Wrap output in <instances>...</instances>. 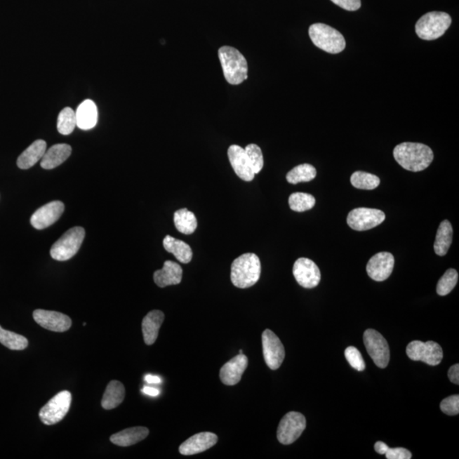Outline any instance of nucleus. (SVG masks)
<instances>
[{
  "mask_svg": "<svg viewBox=\"0 0 459 459\" xmlns=\"http://www.w3.org/2000/svg\"><path fill=\"white\" fill-rule=\"evenodd\" d=\"M354 187L361 190H373L380 186V179L378 176L364 171H357L350 177Z\"/></svg>",
  "mask_w": 459,
  "mask_h": 459,
  "instance_id": "nucleus-31",
  "label": "nucleus"
},
{
  "mask_svg": "<svg viewBox=\"0 0 459 459\" xmlns=\"http://www.w3.org/2000/svg\"><path fill=\"white\" fill-rule=\"evenodd\" d=\"M458 281V273L456 270L448 269L439 280L437 292L439 295L446 296L449 295Z\"/></svg>",
  "mask_w": 459,
  "mask_h": 459,
  "instance_id": "nucleus-35",
  "label": "nucleus"
},
{
  "mask_svg": "<svg viewBox=\"0 0 459 459\" xmlns=\"http://www.w3.org/2000/svg\"><path fill=\"white\" fill-rule=\"evenodd\" d=\"M388 459H410L412 458V453L410 451L404 448H390L385 454Z\"/></svg>",
  "mask_w": 459,
  "mask_h": 459,
  "instance_id": "nucleus-39",
  "label": "nucleus"
},
{
  "mask_svg": "<svg viewBox=\"0 0 459 459\" xmlns=\"http://www.w3.org/2000/svg\"><path fill=\"white\" fill-rule=\"evenodd\" d=\"M309 35L317 47L328 53L339 54L345 50L344 36L327 24H312L309 28Z\"/></svg>",
  "mask_w": 459,
  "mask_h": 459,
  "instance_id": "nucleus-4",
  "label": "nucleus"
},
{
  "mask_svg": "<svg viewBox=\"0 0 459 459\" xmlns=\"http://www.w3.org/2000/svg\"><path fill=\"white\" fill-rule=\"evenodd\" d=\"M47 145L43 140H37L28 147L18 159V166L22 170H28L39 161H41L44 153L46 152Z\"/></svg>",
  "mask_w": 459,
  "mask_h": 459,
  "instance_id": "nucleus-24",
  "label": "nucleus"
},
{
  "mask_svg": "<svg viewBox=\"0 0 459 459\" xmlns=\"http://www.w3.org/2000/svg\"><path fill=\"white\" fill-rule=\"evenodd\" d=\"M263 355L265 364L272 370L279 369L285 358V350L279 338L272 330L262 333Z\"/></svg>",
  "mask_w": 459,
  "mask_h": 459,
  "instance_id": "nucleus-12",
  "label": "nucleus"
},
{
  "mask_svg": "<svg viewBox=\"0 0 459 459\" xmlns=\"http://www.w3.org/2000/svg\"><path fill=\"white\" fill-rule=\"evenodd\" d=\"M261 263L255 253H247L237 258L231 268V280L233 285L239 288H248L259 281Z\"/></svg>",
  "mask_w": 459,
  "mask_h": 459,
  "instance_id": "nucleus-2",
  "label": "nucleus"
},
{
  "mask_svg": "<svg viewBox=\"0 0 459 459\" xmlns=\"http://www.w3.org/2000/svg\"><path fill=\"white\" fill-rule=\"evenodd\" d=\"M225 80L232 86H239L248 79L246 58L236 48L222 46L218 51Z\"/></svg>",
  "mask_w": 459,
  "mask_h": 459,
  "instance_id": "nucleus-3",
  "label": "nucleus"
},
{
  "mask_svg": "<svg viewBox=\"0 0 459 459\" xmlns=\"http://www.w3.org/2000/svg\"><path fill=\"white\" fill-rule=\"evenodd\" d=\"M76 126L83 131H88L93 128L98 120V107L91 100H84L79 105L76 109Z\"/></svg>",
  "mask_w": 459,
  "mask_h": 459,
  "instance_id": "nucleus-22",
  "label": "nucleus"
},
{
  "mask_svg": "<svg viewBox=\"0 0 459 459\" xmlns=\"http://www.w3.org/2000/svg\"><path fill=\"white\" fill-rule=\"evenodd\" d=\"M174 222L177 230L185 235H191L196 231L197 220L194 213L187 208H181L175 213Z\"/></svg>",
  "mask_w": 459,
  "mask_h": 459,
  "instance_id": "nucleus-29",
  "label": "nucleus"
},
{
  "mask_svg": "<svg viewBox=\"0 0 459 459\" xmlns=\"http://www.w3.org/2000/svg\"><path fill=\"white\" fill-rule=\"evenodd\" d=\"M34 319L42 328L50 331L63 333L71 328V318L65 314L58 312L36 310L33 314Z\"/></svg>",
  "mask_w": 459,
  "mask_h": 459,
  "instance_id": "nucleus-14",
  "label": "nucleus"
},
{
  "mask_svg": "<svg viewBox=\"0 0 459 459\" xmlns=\"http://www.w3.org/2000/svg\"><path fill=\"white\" fill-rule=\"evenodd\" d=\"M183 270L179 264L174 261H165L163 269L154 272L153 279L159 288L168 287L171 285L180 284L182 280Z\"/></svg>",
  "mask_w": 459,
  "mask_h": 459,
  "instance_id": "nucleus-20",
  "label": "nucleus"
},
{
  "mask_svg": "<svg viewBox=\"0 0 459 459\" xmlns=\"http://www.w3.org/2000/svg\"><path fill=\"white\" fill-rule=\"evenodd\" d=\"M228 158L233 171L240 179L244 181H252L255 179V172L253 171L244 148L232 145L228 148Z\"/></svg>",
  "mask_w": 459,
  "mask_h": 459,
  "instance_id": "nucleus-17",
  "label": "nucleus"
},
{
  "mask_svg": "<svg viewBox=\"0 0 459 459\" xmlns=\"http://www.w3.org/2000/svg\"><path fill=\"white\" fill-rule=\"evenodd\" d=\"M76 126V112L70 107L64 108L58 119V131L60 134L67 135L74 131Z\"/></svg>",
  "mask_w": 459,
  "mask_h": 459,
  "instance_id": "nucleus-34",
  "label": "nucleus"
},
{
  "mask_svg": "<svg viewBox=\"0 0 459 459\" xmlns=\"http://www.w3.org/2000/svg\"><path fill=\"white\" fill-rule=\"evenodd\" d=\"M288 204L293 211L305 212L315 206L316 199L308 193L295 192L290 195Z\"/></svg>",
  "mask_w": 459,
  "mask_h": 459,
  "instance_id": "nucleus-33",
  "label": "nucleus"
},
{
  "mask_svg": "<svg viewBox=\"0 0 459 459\" xmlns=\"http://www.w3.org/2000/svg\"><path fill=\"white\" fill-rule=\"evenodd\" d=\"M394 258L389 252H380L373 255L366 265V272L374 281H382L392 275Z\"/></svg>",
  "mask_w": 459,
  "mask_h": 459,
  "instance_id": "nucleus-15",
  "label": "nucleus"
},
{
  "mask_svg": "<svg viewBox=\"0 0 459 459\" xmlns=\"http://www.w3.org/2000/svg\"><path fill=\"white\" fill-rule=\"evenodd\" d=\"M72 153V147L67 144L54 145L46 150L40 162L44 170H53L59 165L65 162L69 158Z\"/></svg>",
  "mask_w": 459,
  "mask_h": 459,
  "instance_id": "nucleus-21",
  "label": "nucleus"
},
{
  "mask_svg": "<svg viewBox=\"0 0 459 459\" xmlns=\"http://www.w3.org/2000/svg\"><path fill=\"white\" fill-rule=\"evenodd\" d=\"M248 359L244 354L233 357L232 360L225 364L220 369V378L221 382L225 385H235L239 384L245 370L248 368Z\"/></svg>",
  "mask_w": 459,
  "mask_h": 459,
  "instance_id": "nucleus-18",
  "label": "nucleus"
},
{
  "mask_svg": "<svg viewBox=\"0 0 459 459\" xmlns=\"http://www.w3.org/2000/svg\"><path fill=\"white\" fill-rule=\"evenodd\" d=\"M297 283L305 288H316L321 281V272L315 262L307 258L297 260L293 268Z\"/></svg>",
  "mask_w": 459,
  "mask_h": 459,
  "instance_id": "nucleus-13",
  "label": "nucleus"
},
{
  "mask_svg": "<svg viewBox=\"0 0 459 459\" xmlns=\"http://www.w3.org/2000/svg\"><path fill=\"white\" fill-rule=\"evenodd\" d=\"M239 354H243V350H239Z\"/></svg>",
  "mask_w": 459,
  "mask_h": 459,
  "instance_id": "nucleus-45",
  "label": "nucleus"
},
{
  "mask_svg": "<svg viewBox=\"0 0 459 459\" xmlns=\"http://www.w3.org/2000/svg\"><path fill=\"white\" fill-rule=\"evenodd\" d=\"M86 237L83 227H76L68 231L55 241L51 249V255L54 260L65 261L70 260L79 252Z\"/></svg>",
  "mask_w": 459,
  "mask_h": 459,
  "instance_id": "nucleus-6",
  "label": "nucleus"
},
{
  "mask_svg": "<svg viewBox=\"0 0 459 459\" xmlns=\"http://www.w3.org/2000/svg\"><path fill=\"white\" fill-rule=\"evenodd\" d=\"M142 392L144 394H148L150 397H158L160 394V390L157 388L149 387V386H145L142 389Z\"/></svg>",
  "mask_w": 459,
  "mask_h": 459,
  "instance_id": "nucleus-43",
  "label": "nucleus"
},
{
  "mask_svg": "<svg viewBox=\"0 0 459 459\" xmlns=\"http://www.w3.org/2000/svg\"><path fill=\"white\" fill-rule=\"evenodd\" d=\"M374 449L378 454H385L389 449L388 445H386L385 442L378 441L376 444L374 445Z\"/></svg>",
  "mask_w": 459,
  "mask_h": 459,
  "instance_id": "nucleus-42",
  "label": "nucleus"
},
{
  "mask_svg": "<svg viewBox=\"0 0 459 459\" xmlns=\"http://www.w3.org/2000/svg\"><path fill=\"white\" fill-rule=\"evenodd\" d=\"M149 430L146 427H133L112 434L110 441L119 446H130L136 444L148 437Z\"/></svg>",
  "mask_w": 459,
  "mask_h": 459,
  "instance_id": "nucleus-25",
  "label": "nucleus"
},
{
  "mask_svg": "<svg viewBox=\"0 0 459 459\" xmlns=\"http://www.w3.org/2000/svg\"><path fill=\"white\" fill-rule=\"evenodd\" d=\"M164 247L165 251L173 253L180 262L183 264L191 262L193 256L192 248L185 241L171 236H166L164 239Z\"/></svg>",
  "mask_w": 459,
  "mask_h": 459,
  "instance_id": "nucleus-26",
  "label": "nucleus"
},
{
  "mask_svg": "<svg viewBox=\"0 0 459 459\" xmlns=\"http://www.w3.org/2000/svg\"><path fill=\"white\" fill-rule=\"evenodd\" d=\"M448 378L453 384L459 385V365L455 364L451 366L448 371Z\"/></svg>",
  "mask_w": 459,
  "mask_h": 459,
  "instance_id": "nucleus-41",
  "label": "nucleus"
},
{
  "mask_svg": "<svg viewBox=\"0 0 459 459\" xmlns=\"http://www.w3.org/2000/svg\"><path fill=\"white\" fill-rule=\"evenodd\" d=\"M126 397V389L122 382L112 380L108 384L103 394L102 406L104 409L111 410L119 406Z\"/></svg>",
  "mask_w": 459,
  "mask_h": 459,
  "instance_id": "nucleus-27",
  "label": "nucleus"
},
{
  "mask_svg": "<svg viewBox=\"0 0 459 459\" xmlns=\"http://www.w3.org/2000/svg\"><path fill=\"white\" fill-rule=\"evenodd\" d=\"M453 231L448 220L442 221L438 228L436 241L434 244V253L439 256L448 253L453 241Z\"/></svg>",
  "mask_w": 459,
  "mask_h": 459,
  "instance_id": "nucleus-28",
  "label": "nucleus"
},
{
  "mask_svg": "<svg viewBox=\"0 0 459 459\" xmlns=\"http://www.w3.org/2000/svg\"><path fill=\"white\" fill-rule=\"evenodd\" d=\"M145 381L148 382V384L157 385L160 384V382H162V380H161V378L159 376L150 375V374H148V375L145 377Z\"/></svg>",
  "mask_w": 459,
  "mask_h": 459,
  "instance_id": "nucleus-44",
  "label": "nucleus"
},
{
  "mask_svg": "<svg viewBox=\"0 0 459 459\" xmlns=\"http://www.w3.org/2000/svg\"><path fill=\"white\" fill-rule=\"evenodd\" d=\"M331 1L342 9L349 11L359 10L361 6V0H331Z\"/></svg>",
  "mask_w": 459,
  "mask_h": 459,
  "instance_id": "nucleus-40",
  "label": "nucleus"
},
{
  "mask_svg": "<svg viewBox=\"0 0 459 459\" xmlns=\"http://www.w3.org/2000/svg\"><path fill=\"white\" fill-rule=\"evenodd\" d=\"M452 23V18L446 12H429L416 23V34L421 39H437L446 33Z\"/></svg>",
  "mask_w": 459,
  "mask_h": 459,
  "instance_id": "nucleus-5",
  "label": "nucleus"
},
{
  "mask_svg": "<svg viewBox=\"0 0 459 459\" xmlns=\"http://www.w3.org/2000/svg\"><path fill=\"white\" fill-rule=\"evenodd\" d=\"M218 441V437L211 432H202L194 434L184 441L180 446V453L185 456H191L205 452Z\"/></svg>",
  "mask_w": 459,
  "mask_h": 459,
  "instance_id": "nucleus-19",
  "label": "nucleus"
},
{
  "mask_svg": "<svg viewBox=\"0 0 459 459\" xmlns=\"http://www.w3.org/2000/svg\"><path fill=\"white\" fill-rule=\"evenodd\" d=\"M164 321V314L161 311H152L144 317L142 333L145 343L152 345L159 337V329Z\"/></svg>",
  "mask_w": 459,
  "mask_h": 459,
  "instance_id": "nucleus-23",
  "label": "nucleus"
},
{
  "mask_svg": "<svg viewBox=\"0 0 459 459\" xmlns=\"http://www.w3.org/2000/svg\"><path fill=\"white\" fill-rule=\"evenodd\" d=\"M364 341L366 352L378 368H385L390 362V348L387 340L374 329L366 330Z\"/></svg>",
  "mask_w": 459,
  "mask_h": 459,
  "instance_id": "nucleus-9",
  "label": "nucleus"
},
{
  "mask_svg": "<svg viewBox=\"0 0 459 459\" xmlns=\"http://www.w3.org/2000/svg\"><path fill=\"white\" fill-rule=\"evenodd\" d=\"M0 343L12 350H22L27 347L28 340L27 338L8 331L0 326Z\"/></svg>",
  "mask_w": 459,
  "mask_h": 459,
  "instance_id": "nucleus-32",
  "label": "nucleus"
},
{
  "mask_svg": "<svg viewBox=\"0 0 459 459\" xmlns=\"http://www.w3.org/2000/svg\"><path fill=\"white\" fill-rule=\"evenodd\" d=\"M385 220V213L380 209L357 208L349 213L347 223L355 231H368L378 227Z\"/></svg>",
  "mask_w": 459,
  "mask_h": 459,
  "instance_id": "nucleus-11",
  "label": "nucleus"
},
{
  "mask_svg": "<svg viewBox=\"0 0 459 459\" xmlns=\"http://www.w3.org/2000/svg\"><path fill=\"white\" fill-rule=\"evenodd\" d=\"M244 149L247 153L249 162H251L253 171L255 172V175L259 174L264 167L262 151L255 144H249Z\"/></svg>",
  "mask_w": 459,
  "mask_h": 459,
  "instance_id": "nucleus-36",
  "label": "nucleus"
},
{
  "mask_svg": "<svg viewBox=\"0 0 459 459\" xmlns=\"http://www.w3.org/2000/svg\"><path fill=\"white\" fill-rule=\"evenodd\" d=\"M317 170L312 164H303L298 165L290 171L286 178L290 184H298L300 182H309L316 178Z\"/></svg>",
  "mask_w": 459,
  "mask_h": 459,
  "instance_id": "nucleus-30",
  "label": "nucleus"
},
{
  "mask_svg": "<svg viewBox=\"0 0 459 459\" xmlns=\"http://www.w3.org/2000/svg\"><path fill=\"white\" fill-rule=\"evenodd\" d=\"M345 356L350 366L358 372H362L366 368L365 361L362 358L361 354L354 346H350L345 350Z\"/></svg>",
  "mask_w": 459,
  "mask_h": 459,
  "instance_id": "nucleus-37",
  "label": "nucleus"
},
{
  "mask_svg": "<svg viewBox=\"0 0 459 459\" xmlns=\"http://www.w3.org/2000/svg\"><path fill=\"white\" fill-rule=\"evenodd\" d=\"M393 155L402 168L413 172L425 171L434 159L432 148L421 143L399 144L394 147Z\"/></svg>",
  "mask_w": 459,
  "mask_h": 459,
  "instance_id": "nucleus-1",
  "label": "nucleus"
},
{
  "mask_svg": "<svg viewBox=\"0 0 459 459\" xmlns=\"http://www.w3.org/2000/svg\"><path fill=\"white\" fill-rule=\"evenodd\" d=\"M406 355L411 360L420 361L430 366H437L443 359V350L436 342L414 340L406 346Z\"/></svg>",
  "mask_w": 459,
  "mask_h": 459,
  "instance_id": "nucleus-8",
  "label": "nucleus"
},
{
  "mask_svg": "<svg viewBox=\"0 0 459 459\" xmlns=\"http://www.w3.org/2000/svg\"><path fill=\"white\" fill-rule=\"evenodd\" d=\"M306 427V420L303 414L290 412L281 418L277 428V440L281 444L290 445L299 439Z\"/></svg>",
  "mask_w": 459,
  "mask_h": 459,
  "instance_id": "nucleus-10",
  "label": "nucleus"
},
{
  "mask_svg": "<svg viewBox=\"0 0 459 459\" xmlns=\"http://www.w3.org/2000/svg\"><path fill=\"white\" fill-rule=\"evenodd\" d=\"M65 206L60 201H53L39 208L31 217V224L35 229L42 230L51 227L62 216Z\"/></svg>",
  "mask_w": 459,
  "mask_h": 459,
  "instance_id": "nucleus-16",
  "label": "nucleus"
},
{
  "mask_svg": "<svg viewBox=\"0 0 459 459\" xmlns=\"http://www.w3.org/2000/svg\"><path fill=\"white\" fill-rule=\"evenodd\" d=\"M72 404V394L67 390L55 394L39 412L40 420L46 425H53L67 415Z\"/></svg>",
  "mask_w": 459,
  "mask_h": 459,
  "instance_id": "nucleus-7",
  "label": "nucleus"
},
{
  "mask_svg": "<svg viewBox=\"0 0 459 459\" xmlns=\"http://www.w3.org/2000/svg\"><path fill=\"white\" fill-rule=\"evenodd\" d=\"M441 410L446 415H458L459 413V396L453 394L441 402Z\"/></svg>",
  "mask_w": 459,
  "mask_h": 459,
  "instance_id": "nucleus-38",
  "label": "nucleus"
}]
</instances>
